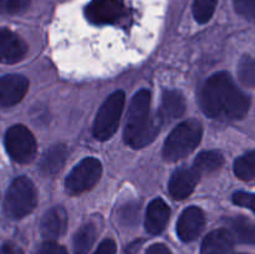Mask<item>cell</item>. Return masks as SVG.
Segmentation results:
<instances>
[{
  "label": "cell",
  "instance_id": "1",
  "mask_svg": "<svg viewBox=\"0 0 255 254\" xmlns=\"http://www.w3.org/2000/svg\"><path fill=\"white\" fill-rule=\"evenodd\" d=\"M199 102L207 116L221 121L243 119L251 107L249 97L227 72H218L207 80Z\"/></svg>",
  "mask_w": 255,
  "mask_h": 254
},
{
  "label": "cell",
  "instance_id": "2",
  "mask_svg": "<svg viewBox=\"0 0 255 254\" xmlns=\"http://www.w3.org/2000/svg\"><path fill=\"white\" fill-rule=\"evenodd\" d=\"M159 121V117L152 116L151 94L148 90H141L134 95L129 105L125 141L133 148L147 146L158 134Z\"/></svg>",
  "mask_w": 255,
  "mask_h": 254
},
{
  "label": "cell",
  "instance_id": "3",
  "mask_svg": "<svg viewBox=\"0 0 255 254\" xmlns=\"http://www.w3.org/2000/svg\"><path fill=\"white\" fill-rule=\"evenodd\" d=\"M202 138V126L196 120L179 124L167 137L163 146V157L168 162H176L196 149Z\"/></svg>",
  "mask_w": 255,
  "mask_h": 254
},
{
  "label": "cell",
  "instance_id": "4",
  "mask_svg": "<svg viewBox=\"0 0 255 254\" xmlns=\"http://www.w3.org/2000/svg\"><path fill=\"white\" fill-rule=\"evenodd\" d=\"M36 191L27 177H17L10 184L4 201V211L11 219L24 218L36 206Z\"/></svg>",
  "mask_w": 255,
  "mask_h": 254
},
{
  "label": "cell",
  "instance_id": "5",
  "mask_svg": "<svg viewBox=\"0 0 255 254\" xmlns=\"http://www.w3.org/2000/svg\"><path fill=\"white\" fill-rule=\"evenodd\" d=\"M125 105L124 91L114 92L100 107L94 122V136L99 141L111 138L119 128L122 110Z\"/></svg>",
  "mask_w": 255,
  "mask_h": 254
},
{
  "label": "cell",
  "instance_id": "6",
  "mask_svg": "<svg viewBox=\"0 0 255 254\" xmlns=\"http://www.w3.org/2000/svg\"><path fill=\"white\" fill-rule=\"evenodd\" d=\"M101 173V162L94 157H87L77 163L69 173L65 182L66 191L71 194L84 193L99 182Z\"/></svg>",
  "mask_w": 255,
  "mask_h": 254
},
{
  "label": "cell",
  "instance_id": "7",
  "mask_svg": "<svg viewBox=\"0 0 255 254\" xmlns=\"http://www.w3.org/2000/svg\"><path fill=\"white\" fill-rule=\"evenodd\" d=\"M5 147L9 156L19 163L32 161L36 154V141L31 132L22 125H15L7 129Z\"/></svg>",
  "mask_w": 255,
  "mask_h": 254
},
{
  "label": "cell",
  "instance_id": "8",
  "mask_svg": "<svg viewBox=\"0 0 255 254\" xmlns=\"http://www.w3.org/2000/svg\"><path fill=\"white\" fill-rule=\"evenodd\" d=\"M122 0H92L85 10L87 20L95 25H106L117 21L124 15Z\"/></svg>",
  "mask_w": 255,
  "mask_h": 254
},
{
  "label": "cell",
  "instance_id": "9",
  "mask_svg": "<svg viewBox=\"0 0 255 254\" xmlns=\"http://www.w3.org/2000/svg\"><path fill=\"white\" fill-rule=\"evenodd\" d=\"M29 89V81L21 75L0 77V106L11 107L21 101Z\"/></svg>",
  "mask_w": 255,
  "mask_h": 254
},
{
  "label": "cell",
  "instance_id": "10",
  "mask_svg": "<svg viewBox=\"0 0 255 254\" xmlns=\"http://www.w3.org/2000/svg\"><path fill=\"white\" fill-rule=\"evenodd\" d=\"M27 52V45L24 40L11 30L0 27V62L16 64L24 59Z\"/></svg>",
  "mask_w": 255,
  "mask_h": 254
},
{
  "label": "cell",
  "instance_id": "11",
  "mask_svg": "<svg viewBox=\"0 0 255 254\" xmlns=\"http://www.w3.org/2000/svg\"><path fill=\"white\" fill-rule=\"evenodd\" d=\"M206 224L203 211L198 207H188L181 214L177 223V233L183 242H192L202 233Z\"/></svg>",
  "mask_w": 255,
  "mask_h": 254
},
{
  "label": "cell",
  "instance_id": "12",
  "mask_svg": "<svg viewBox=\"0 0 255 254\" xmlns=\"http://www.w3.org/2000/svg\"><path fill=\"white\" fill-rule=\"evenodd\" d=\"M199 181V173L194 168H181L173 173L169 181V193L174 199L191 196Z\"/></svg>",
  "mask_w": 255,
  "mask_h": 254
},
{
  "label": "cell",
  "instance_id": "13",
  "mask_svg": "<svg viewBox=\"0 0 255 254\" xmlns=\"http://www.w3.org/2000/svg\"><path fill=\"white\" fill-rule=\"evenodd\" d=\"M67 227V214L62 207H54L44 214L40 224L41 234L47 241H55L65 233Z\"/></svg>",
  "mask_w": 255,
  "mask_h": 254
},
{
  "label": "cell",
  "instance_id": "14",
  "mask_svg": "<svg viewBox=\"0 0 255 254\" xmlns=\"http://www.w3.org/2000/svg\"><path fill=\"white\" fill-rule=\"evenodd\" d=\"M171 209L166 202L157 198L149 203L146 213V229L151 234H159L169 221Z\"/></svg>",
  "mask_w": 255,
  "mask_h": 254
},
{
  "label": "cell",
  "instance_id": "15",
  "mask_svg": "<svg viewBox=\"0 0 255 254\" xmlns=\"http://www.w3.org/2000/svg\"><path fill=\"white\" fill-rule=\"evenodd\" d=\"M234 238L228 229H216L204 238L201 254H231Z\"/></svg>",
  "mask_w": 255,
  "mask_h": 254
},
{
  "label": "cell",
  "instance_id": "16",
  "mask_svg": "<svg viewBox=\"0 0 255 254\" xmlns=\"http://www.w3.org/2000/svg\"><path fill=\"white\" fill-rule=\"evenodd\" d=\"M186 111V101L181 92L176 90H167L162 95L159 120L164 122L178 119Z\"/></svg>",
  "mask_w": 255,
  "mask_h": 254
},
{
  "label": "cell",
  "instance_id": "17",
  "mask_svg": "<svg viewBox=\"0 0 255 254\" xmlns=\"http://www.w3.org/2000/svg\"><path fill=\"white\" fill-rule=\"evenodd\" d=\"M67 158V148L65 144H55L47 149L40 161V172L44 176L52 177L59 173Z\"/></svg>",
  "mask_w": 255,
  "mask_h": 254
},
{
  "label": "cell",
  "instance_id": "18",
  "mask_svg": "<svg viewBox=\"0 0 255 254\" xmlns=\"http://www.w3.org/2000/svg\"><path fill=\"white\" fill-rule=\"evenodd\" d=\"M229 232L241 243L255 244V223L246 217H233L227 219Z\"/></svg>",
  "mask_w": 255,
  "mask_h": 254
},
{
  "label": "cell",
  "instance_id": "19",
  "mask_svg": "<svg viewBox=\"0 0 255 254\" xmlns=\"http://www.w3.org/2000/svg\"><path fill=\"white\" fill-rule=\"evenodd\" d=\"M96 239V228L94 224L89 223L82 226L74 237V253L87 254Z\"/></svg>",
  "mask_w": 255,
  "mask_h": 254
},
{
  "label": "cell",
  "instance_id": "20",
  "mask_svg": "<svg viewBox=\"0 0 255 254\" xmlns=\"http://www.w3.org/2000/svg\"><path fill=\"white\" fill-rule=\"evenodd\" d=\"M223 162L224 158L219 152L206 151L202 152V153H199L197 156L193 164V168L198 173H202V172H213L221 168Z\"/></svg>",
  "mask_w": 255,
  "mask_h": 254
},
{
  "label": "cell",
  "instance_id": "21",
  "mask_svg": "<svg viewBox=\"0 0 255 254\" xmlns=\"http://www.w3.org/2000/svg\"><path fill=\"white\" fill-rule=\"evenodd\" d=\"M234 173L243 181H251L255 177V151L247 152L234 162Z\"/></svg>",
  "mask_w": 255,
  "mask_h": 254
},
{
  "label": "cell",
  "instance_id": "22",
  "mask_svg": "<svg viewBox=\"0 0 255 254\" xmlns=\"http://www.w3.org/2000/svg\"><path fill=\"white\" fill-rule=\"evenodd\" d=\"M239 81L248 87H255V56L244 55L238 64Z\"/></svg>",
  "mask_w": 255,
  "mask_h": 254
},
{
  "label": "cell",
  "instance_id": "23",
  "mask_svg": "<svg viewBox=\"0 0 255 254\" xmlns=\"http://www.w3.org/2000/svg\"><path fill=\"white\" fill-rule=\"evenodd\" d=\"M218 0H194L193 15L194 19L201 24H206L213 16Z\"/></svg>",
  "mask_w": 255,
  "mask_h": 254
},
{
  "label": "cell",
  "instance_id": "24",
  "mask_svg": "<svg viewBox=\"0 0 255 254\" xmlns=\"http://www.w3.org/2000/svg\"><path fill=\"white\" fill-rule=\"evenodd\" d=\"M234 7L241 16L255 24V0H234Z\"/></svg>",
  "mask_w": 255,
  "mask_h": 254
},
{
  "label": "cell",
  "instance_id": "25",
  "mask_svg": "<svg viewBox=\"0 0 255 254\" xmlns=\"http://www.w3.org/2000/svg\"><path fill=\"white\" fill-rule=\"evenodd\" d=\"M30 0H0V14H17L26 9Z\"/></svg>",
  "mask_w": 255,
  "mask_h": 254
},
{
  "label": "cell",
  "instance_id": "26",
  "mask_svg": "<svg viewBox=\"0 0 255 254\" xmlns=\"http://www.w3.org/2000/svg\"><path fill=\"white\" fill-rule=\"evenodd\" d=\"M233 202L238 206L248 208L255 213V193L249 192H237L233 196Z\"/></svg>",
  "mask_w": 255,
  "mask_h": 254
},
{
  "label": "cell",
  "instance_id": "27",
  "mask_svg": "<svg viewBox=\"0 0 255 254\" xmlns=\"http://www.w3.org/2000/svg\"><path fill=\"white\" fill-rule=\"evenodd\" d=\"M37 254H67L66 249L64 248L60 244L55 243V242L49 241L45 242L44 244H41V247L37 251Z\"/></svg>",
  "mask_w": 255,
  "mask_h": 254
},
{
  "label": "cell",
  "instance_id": "28",
  "mask_svg": "<svg viewBox=\"0 0 255 254\" xmlns=\"http://www.w3.org/2000/svg\"><path fill=\"white\" fill-rule=\"evenodd\" d=\"M122 221L126 224H133L138 219V208L136 206H126L121 213Z\"/></svg>",
  "mask_w": 255,
  "mask_h": 254
},
{
  "label": "cell",
  "instance_id": "29",
  "mask_svg": "<svg viewBox=\"0 0 255 254\" xmlns=\"http://www.w3.org/2000/svg\"><path fill=\"white\" fill-rule=\"evenodd\" d=\"M116 253V243L112 239H106L99 246L94 254H115Z\"/></svg>",
  "mask_w": 255,
  "mask_h": 254
},
{
  "label": "cell",
  "instance_id": "30",
  "mask_svg": "<svg viewBox=\"0 0 255 254\" xmlns=\"http://www.w3.org/2000/svg\"><path fill=\"white\" fill-rule=\"evenodd\" d=\"M146 254H172L164 244H153L148 248Z\"/></svg>",
  "mask_w": 255,
  "mask_h": 254
},
{
  "label": "cell",
  "instance_id": "31",
  "mask_svg": "<svg viewBox=\"0 0 255 254\" xmlns=\"http://www.w3.org/2000/svg\"><path fill=\"white\" fill-rule=\"evenodd\" d=\"M0 254H24L21 249L17 246L12 243H6L2 246L1 251H0Z\"/></svg>",
  "mask_w": 255,
  "mask_h": 254
},
{
  "label": "cell",
  "instance_id": "32",
  "mask_svg": "<svg viewBox=\"0 0 255 254\" xmlns=\"http://www.w3.org/2000/svg\"><path fill=\"white\" fill-rule=\"evenodd\" d=\"M141 246H142V241H141V239H139V241L132 242V243L129 244V246L127 247L126 249H125V253L124 254H138Z\"/></svg>",
  "mask_w": 255,
  "mask_h": 254
},
{
  "label": "cell",
  "instance_id": "33",
  "mask_svg": "<svg viewBox=\"0 0 255 254\" xmlns=\"http://www.w3.org/2000/svg\"><path fill=\"white\" fill-rule=\"evenodd\" d=\"M241 254H243V253H241Z\"/></svg>",
  "mask_w": 255,
  "mask_h": 254
}]
</instances>
